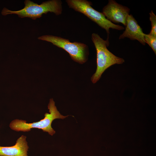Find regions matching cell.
<instances>
[{
	"mask_svg": "<svg viewBox=\"0 0 156 156\" xmlns=\"http://www.w3.org/2000/svg\"><path fill=\"white\" fill-rule=\"evenodd\" d=\"M39 40L51 43L57 47L61 48L67 52L74 61L83 64L87 60L88 46L82 43L70 42L68 39L60 37L45 35L38 38Z\"/></svg>",
	"mask_w": 156,
	"mask_h": 156,
	"instance_id": "cell-5",
	"label": "cell"
},
{
	"mask_svg": "<svg viewBox=\"0 0 156 156\" xmlns=\"http://www.w3.org/2000/svg\"></svg>",
	"mask_w": 156,
	"mask_h": 156,
	"instance_id": "cell-11",
	"label": "cell"
},
{
	"mask_svg": "<svg viewBox=\"0 0 156 156\" xmlns=\"http://www.w3.org/2000/svg\"><path fill=\"white\" fill-rule=\"evenodd\" d=\"M25 135H22L16 141L15 144L11 146H0L1 156H29V147Z\"/></svg>",
	"mask_w": 156,
	"mask_h": 156,
	"instance_id": "cell-8",
	"label": "cell"
},
{
	"mask_svg": "<svg viewBox=\"0 0 156 156\" xmlns=\"http://www.w3.org/2000/svg\"><path fill=\"white\" fill-rule=\"evenodd\" d=\"M125 31L120 35L119 39L127 37L132 40H137L143 45H145L144 34L142 29L131 14L127 18Z\"/></svg>",
	"mask_w": 156,
	"mask_h": 156,
	"instance_id": "cell-7",
	"label": "cell"
},
{
	"mask_svg": "<svg viewBox=\"0 0 156 156\" xmlns=\"http://www.w3.org/2000/svg\"><path fill=\"white\" fill-rule=\"evenodd\" d=\"M66 2L70 8L84 14L105 29L108 35L110 28L118 30L124 29L123 27L115 24L108 20L102 13L93 9L90 1L86 0H67Z\"/></svg>",
	"mask_w": 156,
	"mask_h": 156,
	"instance_id": "cell-4",
	"label": "cell"
},
{
	"mask_svg": "<svg viewBox=\"0 0 156 156\" xmlns=\"http://www.w3.org/2000/svg\"><path fill=\"white\" fill-rule=\"evenodd\" d=\"M150 20L151 22V29L149 34L156 36V16L152 10L149 13Z\"/></svg>",
	"mask_w": 156,
	"mask_h": 156,
	"instance_id": "cell-10",
	"label": "cell"
},
{
	"mask_svg": "<svg viewBox=\"0 0 156 156\" xmlns=\"http://www.w3.org/2000/svg\"><path fill=\"white\" fill-rule=\"evenodd\" d=\"M144 37L146 43L148 44L156 54V36L144 34Z\"/></svg>",
	"mask_w": 156,
	"mask_h": 156,
	"instance_id": "cell-9",
	"label": "cell"
},
{
	"mask_svg": "<svg viewBox=\"0 0 156 156\" xmlns=\"http://www.w3.org/2000/svg\"><path fill=\"white\" fill-rule=\"evenodd\" d=\"M48 107L49 113H45L44 118L39 121L28 123L24 120L15 119L10 122L9 127L14 131L24 132L29 131L32 128H37L53 135L55 133L51 126L53 121L56 119H63L69 115L64 116L60 114L55 106L53 99H50Z\"/></svg>",
	"mask_w": 156,
	"mask_h": 156,
	"instance_id": "cell-3",
	"label": "cell"
},
{
	"mask_svg": "<svg viewBox=\"0 0 156 156\" xmlns=\"http://www.w3.org/2000/svg\"><path fill=\"white\" fill-rule=\"evenodd\" d=\"M91 39L96 51V70L91 78L92 82L95 83L108 68L116 64H122L125 62V60L115 56L107 49V47L109 45L108 38L104 40L98 34L93 33Z\"/></svg>",
	"mask_w": 156,
	"mask_h": 156,
	"instance_id": "cell-2",
	"label": "cell"
},
{
	"mask_svg": "<svg viewBox=\"0 0 156 156\" xmlns=\"http://www.w3.org/2000/svg\"><path fill=\"white\" fill-rule=\"evenodd\" d=\"M25 6L17 11L10 10L4 8L1 12L3 15L16 14L20 18H29L33 20L40 18L43 14L49 12L54 13L56 15L62 13V2L60 0H49L43 2L39 5L30 0H25Z\"/></svg>",
	"mask_w": 156,
	"mask_h": 156,
	"instance_id": "cell-1",
	"label": "cell"
},
{
	"mask_svg": "<svg viewBox=\"0 0 156 156\" xmlns=\"http://www.w3.org/2000/svg\"><path fill=\"white\" fill-rule=\"evenodd\" d=\"M102 13L106 18L113 23H121L125 26L130 9L114 0H109L103 9Z\"/></svg>",
	"mask_w": 156,
	"mask_h": 156,
	"instance_id": "cell-6",
	"label": "cell"
}]
</instances>
